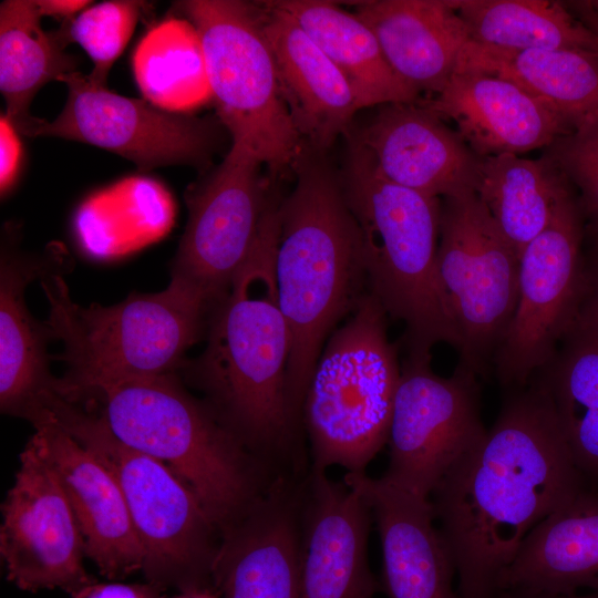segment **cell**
<instances>
[{
    "label": "cell",
    "mask_w": 598,
    "mask_h": 598,
    "mask_svg": "<svg viewBox=\"0 0 598 598\" xmlns=\"http://www.w3.org/2000/svg\"><path fill=\"white\" fill-rule=\"evenodd\" d=\"M31 437L59 480L75 515L85 556L101 575L124 579L145 567V553L117 482L47 409L31 420Z\"/></svg>",
    "instance_id": "cell-17"
},
{
    "label": "cell",
    "mask_w": 598,
    "mask_h": 598,
    "mask_svg": "<svg viewBox=\"0 0 598 598\" xmlns=\"http://www.w3.org/2000/svg\"><path fill=\"white\" fill-rule=\"evenodd\" d=\"M471 41L512 50L597 51L598 35L550 0H452Z\"/></svg>",
    "instance_id": "cell-31"
},
{
    "label": "cell",
    "mask_w": 598,
    "mask_h": 598,
    "mask_svg": "<svg viewBox=\"0 0 598 598\" xmlns=\"http://www.w3.org/2000/svg\"><path fill=\"white\" fill-rule=\"evenodd\" d=\"M352 4L401 80L419 94L442 91L471 40L450 1L370 0Z\"/></svg>",
    "instance_id": "cell-24"
},
{
    "label": "cell",
    "mask_w": 598,
    "mask_h": 598,
    "mask_svg": "<svg viewBox=\"0 0 598 598\" xmlns=\"http://www.w3.org/2000/svg\"><path fill=\"white\" fill-rule=\"evenodd\" d=\"M535 375L577 467L584 477L598 480V322L577 320Z\"/></svg>",
    "instance_id": "cell-30"
},
{
    "label": "cell",
    "mask_w": 598,
    "mask_h": 598,
    "mask_svg": "<svg viewBox=\"0 0 598 598\" xmlns=\"http://www.w3.org/2000/svg\"><path fill=\"white\" fill-rule=\"evenodd\" d=\"M280 92L306 147L326 153L360 110L348 81L296 20L261 2Z\"/></svg>",
    "instance_id": "cell-22"
},
{
    "label": "cell",
    "mask_w": 598,
    "mask_h": 598,
    "mask_svg": "<svg viewBox=\"0 0 598 598\" xmlns=\"http://www.w3.org/2000/svg\"><path fill=\"white\" fill-rule=\"evenodd\" d=\"M44 405L114 476L152 582L159 585L161 579L174 576L184 589L214 587L212 569L218 547L213 533L217 526L192 488L164 463L120 442L92 411L56 393Z\"/></svg>",
    "instance_id": "cell-9"
},
{
    "label": "cell",
    "mask_w": 598,
    "mask_h": 598,
    "mask_svg": "<svg viewBox=\"0 0 598 598\" xmlns=\"http://www.w3.org/2000/svg\"><path fill=\"white\" fill-rule=\"evenodd\" d=\"M303 475L279 474L223 529L213 569L219 598H299Z\"/></svg>",
    "instance_id": "cell-16"
},
{
    "label": "cell",
    "mask_w": 598,
    "mask_h": 598,
    "mask_svg": "<svg viewBox=\"0 0 598 598\" xmlns=\"http://www.w3.org/2000/svg\"><path fill=\"white\" fill-rule=\"evenodd\" d=\"M35 0L0 4V92L3 115L21 136L29 137L39 121L30 112L33 97L51 81L78 72L79 60L65 51L63 29L45 31Z\"/></svg>",
    "instance_id": "cell-28"
},
{
    "label": "cell",
    "mask_w": 598,
    "mask_h": 598,
    "mask_svg": "<svg viewBox=\"0 0 598 598\" xmlns=\"http://www.w3.org/2000/svg\"><path fill=\"white\" fill-rule=\"evenodd\" d=\"M352 134L399 185L437 198L475 193L483 158L423 104H385Z\"/></svg>",
    "instance_id": "cell-19"
},
{
    "label": "cell",
    "mask_w": 598,
    "mask_h": 598,
    "mask_svg": "<svg viewBox=\"0 0 598 598\" xmlns=\"http://www.w3.org/2000/svg\"><path fill=\"white\" fill-rule=\"evenodd\" d=\"M280 198L228 291L212 307L203 352L183 370L209 395L219 421L277 473L305 472L301 436L287 404L291 336L276 279Z\"/></svg>",
    "instance_id": "cell-2"
},
{
    "label": "cell",
    "mask_w": 598,
    "mask_h": 598,
    "mask_svg": "<svg viewBox=\"0 0 598 598\" xmlns=\"http://www.w3.org/2000/svg\"><path fill=\"white\" fill-rule=\"evenodd\" d=\"M388 315L370 292L326 341L302 408L311 466L363 474L388 443L401 365Z\"/></svg>",
    "instance_id": "cell-7"
},
{
    "label": "cell",
    "mask_w": 598,
    "mask_h": 598,
    "mask_svg": "<svg viewBox=\"0 0 598 598\" xmlns=\"http://www.w3.org/2000/svg\"><path fill=\"white\" fill-rule=\"evenodd\" d=\"M585 477L534 375L512 390L495 423L433 493L461 598H495L502 573L543 519L576 496Z\"/></svg>",
    "instance_id": "cell-1"
},
{
    "label": "cell",
    "mask_w": 598,
    "mask_h": 598,
    "mask_svg": "<svg viewBox=\"0 0 598 598\" xmlns=\"http://www.w3.org/2000/svg\"><path fill=\"white\" fill-rule=\"evenodd\" d=\"M437 271L461 337L457 365L486 377L517 306L519 257L475 193L441 198Z\"/></svg>",
    "instance_id": "cell-10"
},
{
    "label": "cell",
    "mask_w": 598,
    "mask_h": 598,
    "mask_svg": "<svg viewBox=\"0 0 598 598\" xmlns=\"http://www.w3.org/2000/svg\"><path fill=\"white\" fill-rule=\"evenodd\" d=\"M371 507L383 554V577L390 598H461L453 588L455 565L434 526L430 498L399 488L382 477L347 473Z\"/></svg>",
    "instance_id": "cell-21"
},
{
    "label": "cell",
    "mask_w": 598,
    "mask_h": 598,
    "mask_svg": "<svg viewBox=\"0 0 598 598\" xmlns=\"http://www.w3.org/2000/svg\"><path fill=\"white\" fill-rule=\"evenodd\" d=\"M504 590L598 592V493L581 489L528 533L499 577Z\"/></svg>",
    "instance_id": "cell-25"
},
{
    "label": "cell",
    "mask_w": 598,
    "mask_h": 598,
    "mask_svg": "<svg viewBox=\"0 0 598 598\" xmlns=\"http://www.w3.org/2000/svg\"><path fill=\"white\" fill-rule=\"evenodd\" d=\"M148 7L138 0L104 1L61 23L69 43L80 44L90 56L93 69L87 76L92 83L106 86L110 70Z\"/></svg>",
    "instance_id": "cell-33"
},
{
    "label": "cell",
    "mask_w": 598,
    "mask_h": 598,
    "mask_svg": "<svg viewBox=\"0 0 598 598\" xmlns=\"http://www.w3.org/2000/svg\"><path fill=\"white\" fill-rule=\"evenodd\" d=\"M20 134L1 114L0 117V192L3 198L11 192L22 169L23 147Z\"/></svg>",
    "instance_id": "cell-35"
},
{
    "label": "cell",
    "mask_w": 598,
    "mask_h": 598,
    "mask_svg": "<svg viewBox=\"0 0 598 598\" xmlns=\"http://www.w3.org/2000/svg\"><path fill=\"white\" fill-rule=\"evenodd\" d=\"M577 193L585 230L598 235V111L544 148Z\"/></svg>",
    "instance_id": "cell-34"
},
{
    "label": "cell",
    "mask_w": 598,
    "mask_h": 598,
    "mask_svg": "<svg viewBox=\"0 0 598 598\" xmlns=\"http://www.w3.org/2000/svg\"><path fill=\"white\" fill-rule=\"evenodd\" d=\"M478 377L456 367L451 377L431 368V359L405 358L395 393L382 476L390 484L430 498L451 468L485 436Z\"/></svg>",
    "instance_id": "cell-13"
},
{
    "label": "cell",
    "mask_w": 598,
    "mask_h": 598,
    "mask_svg": "<svg viewBox=\"0 0 598 598\" xmlns=\"http://www.w3.org/2000/svg\"><path fill=\"white\" fill-rule=\"evenodd\" d=\"M72 598H164L162 588L154 582L122 584V582H92Z\"/></svg>",
    "instance_id": "cell-36"
},
{
    "label": "cell",
    "mask_w": 598,
    "mask_h": 598,
    "mask_svg": "<svg viewBox=\"0 0 598 598\" xmlns=\"http://www.w3.org/2000/svg\"><path fill=\"white\" fill-rule=\"evenodd\" d=\"M475 194L520 258L576 190L544 153L536 159L502 154L482 159Z\"/></svg>",
    "instance_id": "cell-29"
},
{
    "label": "cell",
    "mask_w": 598,
    "mask_h": 598,
    "mask_svg": "<svg viewBox=\"0 0 598 598\" xmlns=\"http://www.w3.org/2000/svg\"><path fill=\"white\" fill-rule=\"evenodd\" d=\"M35 2L42 17L59 19L61 23L72 21L92 3L85 0H35Z\"/></svg>",
    "instance_id": "cell-38"
},
{
    "label": "cell",
    "mask_w": 598,
    "mask_h": 598,
    "mask_svg": "<svg viewBox=\"0 0 598 598\" xmlns=\"http://www.w3.org/2000/svg\"><path fill=\"white\" fill-rule=\"evenodd\" d=\"M61 265V264H59ZM59 265L40 278L49 302L45 321L63 344L68 365L55 392L78 401L105 385L176 373L187 350L205 339L213 302L197 288L171 278L155 293L132 292L112 306H81L70 296Z\"/></svg>",
    "instance_id": "cell-5"
},
{
    "label": "cell",
    "mask_w": 598,
    "mask_h": 598,
    "mask_svg": "<svg viewBox=\"0 0 598 598\" xmlns=\"http://www.w3.org/2000/svg\"><path fill=\"white\" fill-rule=\"evenodd\" d=\"M197 30L212 101L231 147L249 153L274 176L293 171L306 145L282 99L261 2H176Z\"/></svg>",
    "instance_id": "cell-8"
},
{
    "label": "cell",
    "mask_w": 598,
    "mask_h": 598,
    "mask_svg": "<svg viewBox=\"0 0 598 598\" xmlns=\"http://www.w3.org/2000/svg\"><path fill=\"white\" fill-rule=\"evenodd\" d=\"M373 519L363 495L326 472L308 470L301 503L299 598H373L378 582L368 560Z\"/></svg>",
    "instance_id": "cell-18"
},
{
    "label": "cell",
    "mask_w": 598,
    "mask_h": 598,
    "mask_svg": "<svg viewBox=\"0 0 598 598\" xmlns=\"http://www.w3.org/2000/svg\"><path fill=\"white\" fill-rule=\"evenodd\" d=\"M570 7L576 10V16L598 35V10L594 7L592 2H573Z\"/></svg>",
    "instance_id": "cell-40"
},
{
    "label": "cell",
    "mask_w": 598,
    "mask_h": 598,
    "mask_svg": "<svg viewBox=\"0 0 598 598\" xmlns=\"http://www.w3.org/2000/svg\"><path fill=\"white\" fill-rule=\"evenodd\" d=\"M86 395L126 446L158 460L196 494L223 530L240 518L279 475L194 399L176 373L127 380Z\"/></svg>",
    "instance_id": "cell-6"
},
{
    "label": "cell",
    "mask_w": 598,
    "mask_h": 598,
    "mask_svg": "<svg viewBox=\"0 0 598 598\" xmlns=\"http://www.w3.org/2000/svg\"><path fill=\"white\" fill-rule=\"evenodd\" d=\"M132 69L144 100L159 109L190 114L212 101L202 42L185 18L155 24L138 42Z\"/></svg>",
    "instance_id": "cell-32"
},
{
    "label": "cell",
    "mask_w": 598,
    "mask_h": 598,
    "mask_svg": "<svg viewBox=\"0 0 598 598\" xmlns=\"http://www.w3.org/2000/svg\"><path fill=\"white\" fill-rule=\"evenodd\" d=\"M495 598H598V592L589 591L587 594L553 595L523 590H504L499 591Z\"/></svg>",
    "instance_id": "cell-39"
},
{
    "label": "cell",
    "mask_w": 598,
    "mask_h": 598,
    "mask_svg": "<svg viewBox=\"0 0 598 598\" xmlns=\"http://www.w3.org/2000/svg\"><path fill=\"white\" fill-rule=\"evenodd\" d=\"M296 183L280 198L276 279L291 336L287 404L296 432L316 365L330 334L369 292L360 235L338 172L324 153L306 147Z\"/></svg>",
    "instance_id": "cell-3"
},
{
    "label": "cell",
    "mask_w": 598,
    "mask_h": 598,
    "mask_svg": "<svg viewBox=\"0 0 598 598\" xmlns=\"http://www.w3.org/2000/svg\"><path fill=\"white\" fill-rule=\"evenodd\" d=\"M6 238L0 261V406L3 413L30 420L55 391L50 374L48 343L52 338L47 322L30 313L24 291L63 259L50 248L45 257L20 252Z\"/></svg>",
    "instance_id": "cell-23"
},
{
    "label": "cell",
    "mask_w": 598,
    "mask_h": 598,
    "mask_svg": "<svg viewBox=\"0 0 598 598\" xmlns=\"http://www.w3.org/2000/svg\"><path fill=\"white\" fill-rule=\"evenodd\" d=\"M592 4L598 10V1H594Z\"/></svg>",
    "instance_id": "cell-42"
},
{
    "label": "cell",
    "mask_w": 598,
    "mask_h": 598,
    "mask_svg": "<svg viewBox=\"0 0 598 598\" xmlns=\"http://www.w3.org/2000/svg\"><path fill=\"white\" fill-rule=\"evenodd\" d=\"M585 233L576 193L523 250L517 306L493 360L502 386H526L576 323L586 282Z\"/></svg>",
    "instance_id": "cell-11"
},
{
    "label": "cell",
    "mask_w": 598,
    "mask_h": 598,
    "mask_svg": "<svg viewBox=\"0 0 598 598\" xmlns=\"http://www.w3.org/2000/svg\"><path fill=\"white\" fill-rule=\"evenodd\" d=\"M423 105L451 120L480 157L522 154L545 148L573 127L546 104L506 80L454 72Z\"/></svg>",
    "instance_id": "cell-20"
},
{
    "label": "cell",
    "mask_w": 598,
    "mask_h": 598,
    "mask_svg": "<svg viewBox=\"0 0 598 598\" xmlns=\"http://www.w3.org/2000/svg\"><path fill=\"white\" fill-rule=\"evenodd\" d=\"M261 167L249 153L230 146L216 167L185 190L188 218L171 278L197 288L213 305L248 257L274 196Z\"/></svg>",
    "instance_id": "cell-14"
},
{
    "label": "cell",
    "mask_w": 598,
    "mask_h": 598,
    "mask_svg": "<svg viewBox=\"0 0 598 598\" xmlns=\"http://www.w3.org/2000/svg\"><path fill=\"white\" fill-rule=\"evenodd\" d=\"M274 2L296 20L338 68L360 110L417 101L420 94L393 71L374 33L354 12L330 1Z\"/></svg>",
    "instance_id": "cell-27"
},
{
    "label": "cell",
    "mask_w": 598,
    "mask_h": 598,
    "mask_svg": "<svg viewBox=\"0 0 598 598\" xmlns=\"http://www.w3.org/2000/svg\"><path fill=\"white\" fill-rule=\"evenodd\" d=\"M344 136L338 175L360 235L369 292L404 324L405 358L431 359L439 343L458 352L460 332L437 271L441 198L392 182L350 131Z\"/></svg>",
    "instance_id": "cell-4"
},
{
    "label": "cell",
    "mask_w": 598,
    "mask_h": 598,
    "mask_svg": "<svg viewBox=\"0 0 598 598\" xmlns=\"http://www.w3.org/2000/svg\"><path fill=\"white\" fill-rule=\"evenodd\" d=\"M454 72L496 76L519 86L575 130L598 111V54L512 50L468 41Z\"/></svg>",
    "instance_id": "cell-26"
},
{
    "label": "cell",
    "mask_w": 598,
    "mask_h": 598,
    "mask_svg": "<svg viewBox=\"0 0 598 598\" xmlns=\"http://www.w3.org/2000/svg\"><path fill=\"white\" fill-rule=\"evenodd\" d=\"M61 82L68 96L52 121L39 118L29 137H59L115 153L141 173L188 165L204 174L228 132L218 117L172 113L146 100L120 95L74 72Z\"/></svg>",
    "instance_id": "cell-12"
},
{
    "label": "cell",
    "mask_w": 598,
    "mask_h": 598,
    "mask_svg": "<svg viewBox=\"0 0 598 598\" xmlns=\"http://www.w3.org/2000/svg\"><path fill=\"white\" fill-rule=\"evenodd\" d=\"M590 238L591 248L585 256V292L577 320L598 322V235Z\"/></svg>",
    "instance_id": "cell-37"
},
{
    "label": "cell",
    "mask_w": 598,
    "mask_h": 598,
    "mask_svg": "<svg viewBox=\"0 0 598 598\" xmlns=\"http://www.w3.org/2000/svg\"><path fill=\"white\" fill-rule=\"evenodd\" d=\"M164 598H219V595L215 587H197L190 589H184L178 595Z\"/></svg>",
    "instance_id": "cell-41"
},
{
    "label": "cell",
    "mask_w": 598,
    "mask_h": 598,
    "mask_svg": "<svg viewBox=\"0 0 598 598\" xmlns=\"http://www.w3.org/2000/svg\"><path fill=\"white\" fill-rule=\"evenodd\" d=\"M0 554L8 580L22 590L60 588L73 596L96 581L83 566L84 540L70 502L32 439L2 504Z\"/></svg>",
    "instance_id": "cell-15"
}]
</instances>
